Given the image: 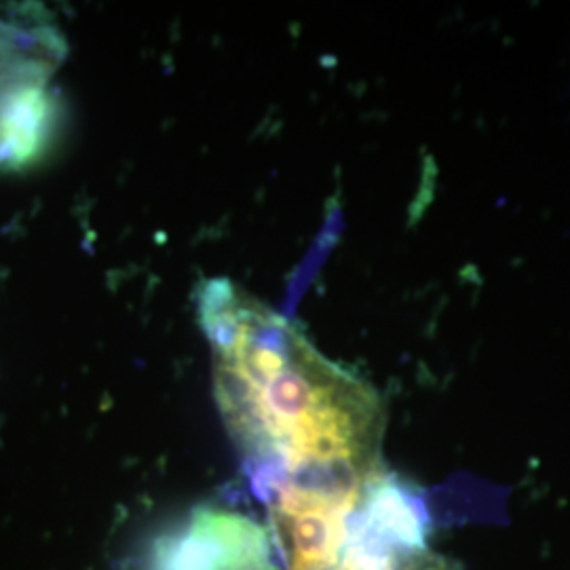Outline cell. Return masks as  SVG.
Returning a JSON list of instances; mask_svg holds the SVG:
<instances>
[{"mask_svg": "<svg viewBox=\"0 0 570 570\" xmlns=\"http://www.w3.org/2000/svg\"><path fill=\"white\" fill-rule=\"evenodd\" d=\"M197 308L216 402L268 511L357 501L385 473L379 393L230 282H207Z\"/></svg>", "mask_w": 570, "mask_h": 570, "instance_id": "obj_1", "label": "cell"}, {"mask_svg": "<svg viewBox=\"0 0 570 570\" xmlns=\"http://www.w3.org/2000/svg\"><path fill=\"white\" fill-rule=\"evenodd\" d=\"M284 560L287 570H456L429 550L421 501L387 471L353 510Z\"/></svg>", "mask_w": 570, "mask_h": 570, "instance_id": "obj_2", "label": "cell"}, {"mask_svg": "<svg viewBox=\"0 0 570 570\" xmlns=\"http://www.w3.org/2000/svg\"><path fill=\"white\" fill-rule=\"evenodd\" d=\"M150 570H282L268 530L237 511L202 508L155 546Z\"/></svg>", "mask_w": 570, "mask_h": 570, "instance_id": "obj_3", "label": "cell"}, {"mask_svg": "<svg viewBox=\"0 0 570 570\" xmlns=\"http://www.w3.org/2000/svg\"><path fill=\"white\" fill-rule=\"evenodd\" d=\"M47 77L13 82L0 91V169L23 171L42 161L58 134V98Z\"/></svg>", "mask_w": 570, "mask_h": 570, "instance_id": "obj_4", "label": "cell"}]
</instances>
